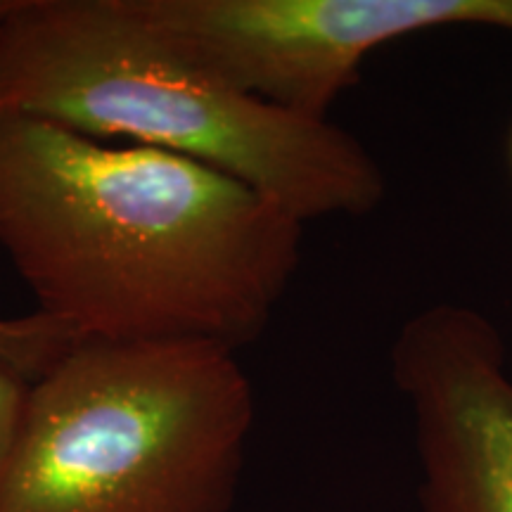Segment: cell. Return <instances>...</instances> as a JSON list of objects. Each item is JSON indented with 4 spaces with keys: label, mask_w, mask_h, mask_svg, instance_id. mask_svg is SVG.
<instances>
[{
    "label": "cell",
    "mask_w": 512,
    "mask_h": 512,
    "mask_svg": "<svg viewBox=\"0 0 512 512\" xmlns=\"http://www.w3.org/2000/svg\"><path fill=\"white\" fill-rule=\"evenodd\" d=\"M510 162H512V136H510Z\"/></svg>",
    "instance_id": "9c48e42d"
},
{
    "label": "cell",
    "mask_w": 512,
    "mask_h": 512,
    "mask_svg": "<svg viewBox=\"0 0 512 512\" xmlns=\"http://www.w3.org/2000/svg\"><path fill=\"white\" fill-rule=\"evenodd\" d=\"M15 5H17V0H0V22L10 15Z\"/></svg>",
    "instance_id": "ba28073f"
},
{
    "label": "cell",
    "mask_w": 512,
    "mask_h": 512,
    "mask_svg": "<svg viewBox=\"0 0 512 512\" xmlns=\"http://www.w3.org/2000/svg\"><path fill=\"white\" fill-rule=\"evenodd\" d=\"M252 427L238 351L74 342L29 380L0 512H230Z\"/></svg>",
    "instance_id": "3957f363"
},
{
    "label": "cell",
    "mask_w": 512,
    "mask_h": 512,
    "mask_svg": "<svg viewBox=\"0 0 512 512\" xmlns=\"http://www.w3.org/2000/svg\"><path fill=\"white\" fill-rule=\"evenodd\" d=\"M304 223L221 171L0 110V249L74 342L264 335Z\"/></svg>",
    "instance_id": "6da1fadb"
},
{
    "label": "cell",
    "mask_w": 512,
    "mask_h": 512,
    "mask_svg": "<svg viewBox=\"0 0 512 512\" xmlns=\"http://www.w3.org/2000/svg\"><path fill=\"white\" fill-rule=\"evenodd\" d=\"M74 339L41 313L22 318H0V358L34 380Z\"/></svg>",
    "instance_id": "8992f818"
},
{
    "label": "cell",
    "mask_w": 512,
    "mask_h": 512,
    "mask_svg": "<svg viewBox=\"0 0 512 512\" xmlns=\"http://www.w3.org/2000/svg\"><path fill=\"white\" fill-rule=\"evenodd\" d=\"M389 373L411 415L420 512H512V373L494 320L456 302L415 311Z\"/></svg>",
    "instance_id": "5b68a950"
},
{
    "label": "cell",
    "mask_w": 512,
    "mask_h": 512,
    "mask_svg": "<svg viewBox=\"0 0 512 512\" xmlns=\"http://www.w3.org/2000/svg\"><path fill=\"white\" fill-rule=\"evenodd\" d=\"M0 110L174 152L302 223L366 216L387 197L380 162L356 136L200 72L126 0H17L0 22Z\"/></svg>",
    "instance_id": "7a4b0ae2"
},
{
    "label": "cell",
    "mask_w": 512,
    "mask_h": 512,
    "mask_svg": "<svg viewBox=\"0 0 512 512\" xmlns=\"http://www.w3.org/2000/svg\"><path fill=\"white\" fill-rule=\"evenodd\" d=\"M174 53L235 91L328 119L370 53L432 29L512 34V0H126Z\"/></svg>",
    "instance_id": "277c9868"
},
{
    "label": "cell",
    "mask_w": 512,
    "mask_h": 512,
    "mask_svg": "<svg viewBox=\"0 0 512 512\" xmlns=\"http://www.w3.org/2000/svg\"><path fill=\"white\" fill-rule=\"evenodd\" d=\"M29 377L22 375L15 366L0 358V479H3L5 463H8L12 439L19 415H22L24 396H27Z\"/></svg>",
    "instance_id": "52a82bcc"
}]
</instances>
